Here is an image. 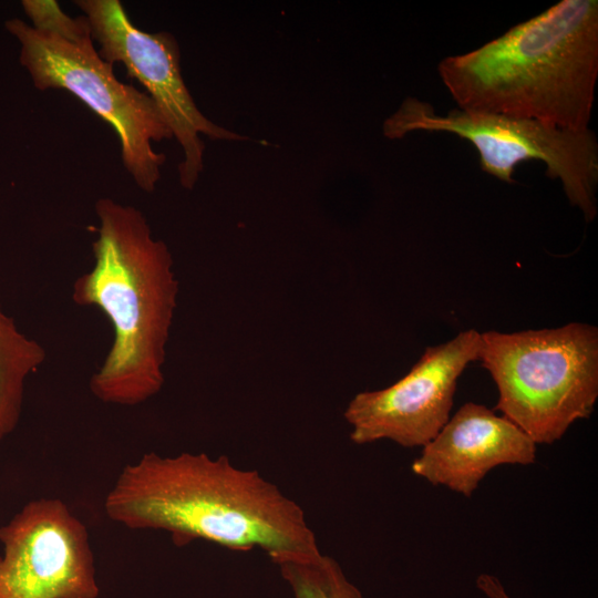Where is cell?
<instances>
[{
    "label": "cell",
    "instance_id": "6da1fadb",
    "mask_svg": "<svg viewBox=\"0 0 598 598\" xmlns=\"http://www.w3.org/2000/svg\"><path fill=\"white\" fill-rule=\"evenodd\" d=\"M104 509L126 528L167 532L178 547L200 539L236 551L260 548L272 563L320 553L300 505L226 456L145 453L122 470Z\"/></svg>",
    "mask_w": 598,
    "mask_h": 598
},
{
    "label": "cell",
    "instance_id": "7a4b0ae2",
    "mask_svg": "<svg viewBox=\"0 0 598 598\" xmlns=\"http://www.w3.org/2000/svg\"><path fill=\"white\" fill-rule=\"evenodd\" d=\"M95 214L93 266L75 279L72 299L106 317L113 341L90 390L106 404L135 406L163 388L178 281L167 245L138 208L100 198Z\"/></svg>",
    "mask_w": 598,
    "mask_h": 598
},
{
    "label": "cell",
    "instance_id": "3957f363",
    "mask_svg": "<svg viewBox=\"0 0 598 598\" xmlns=\"http://www.w3.org/2000/svg\"><path fill=\"white\" fill-rule=\"evenodd\" d=\"M439 75L458 109L585 131L598 78V1L561 0L470 52Z\"/></svg>",
    "mask_w": 598,
    "mask_h": 598
},
{
    "label": "cell",
    "instance_id": "277c9868",
    "mask_svg": "<svg viewBox=\"0 0 598 598\" xmlns=\"http://www.w3.org/2000/svg\"><path fill=\"white\" fill-rule=\"evenodd\" d=\"M478 360L498 390L495 410L536 444L587 419L598 398V329L587 323L481 333Z\"/></svg>",
    "mask_w": 598,
    "mask_h": 598
},
{
    "label": "cell",
    "instance_id": "5b68a950",
    "mask_svg": "<svg viewBox=\"0 0 598 598\" xmlns=\"http://www.w3.org/2000/svg\"><path fill=\"white\" fill-rule=\"evenodd\" d=\"M382 131L390 140L419 131L454 134L473 145L482 171L508 184L515 183L518 165L540 161L546 175L559 179L567 199L581 210L586 221L597 215L598 143L590 128L573 131L458 107L442 115L429 102L409 96L383 122Z\"/></svg>",
    "mask_w": 598,
    "mask_h": 598
},
{
    "label": "cell",
    "instance_id": "8992f818",
    "mask_svg": "<svg viewBox=\"0 0 598 598\" xmlns=\"http://www.w3.org/2000/svg\"><path fill=\"white\" fill-rule=\"evenodd\" d=\"M4 27L20 44L19 61L38 90H65L109 123L117 134L126 172L145 193H153L166 157L152 143L173 138L147 93L117 80L92 37L71 42L10 19Z\"/></svg>",
    "mask_w": 598,
    "mask_h": 598
},
{
    "label": "cell",
    "instance_id": "52a82bcc",
    "mask_svg": "<svg viewBox=\"0 0 598 598\" xmlns=\"http://www.w3.org/2000/svg\"><path fill=\"white\" fill-rule=\"evenodd\" d=\"M74 3L89 21L99 55L111 64H123L127 75L137 80L157 105L183 152L179 183L193 189L204 168L205 143L200 135L215 141L247 137L215 124L197 107L184 82L181 51L172 33H148L136 28L120 0Z\"/></svg>",
    "mask_w": 598,
    "mask_h": 598
},
{
    "label": "cell",
    "instance_id": "ba28073f",
    "mask_svg": "<svg viewBox=\"0 0 598 598\" xmlns=\"http://www.w3.org/2000/svg\"><path fill=\"white\" fill-rule=\"evenodd\" d=\"M0 598H97L85 525L59 498L27 503L0 527Z\"/></svg>",
    "mask_w": 598,
    "mask_h": 598
},
{
    "label": "cell",
    "instance_id": "9c48e42d",
    "mask_svg": "<svg viewBox=\"0 0 598 598\" xmlns=\"http://www.w3.org/2000/svg\"><path fill=\"white\" fill-rule=\"evenodd\" d=\"M481 333L460 332L452 340L429 347L410 372L392 385L360 392L343 416L350 440L368 444L390 440L403 447L424 446L451 417L460 375L478 360Z\"/></svg>",
    "mask_w": 598,
    "mask_h": 598
},
{
    "label": "cell",
    "instance_id": "30bf717a",
    "mask_svg": "<svg viewBox=\"0 0 598 598\" xmlns=\"http://www.w3.org/2000/svg\"><path fill=\"white\" fill-rule=\"evenodd\" d=\"M536 443L517 425L485 405H462L423 446L412 472L434 486L471 497L481 481L503 464L529 465Z\"/></svg>",
    "mask_w": 598,
    "mask_h": 598
},
{
    "label": "cell",
    "instance_id": "8fae6325",
    "mask_svg": "<svg viewBox=\"0 0 598 598\" xmlns=\"http://www.w3.org/2000/svg\"><path fill=\"white\" fill-rule=\"evenodd\" d=\"M45 357L42 344L23 333L0 305V442L17 427L27 381Z\"/></svg>",
    "mask_w": 598,
    "mask_h": 598
},
{
    "label": "cell",
    "instance_id": "7c38bea8",
    "mask_svg": "<svg viewBox=\"0 0 598 598\" xmlns=\"http://www.w3.org/2000/svg\"><path fill=\"white\" fill-rule=\"evenodd\" d=\"M293 598H363L336 559L321 551L276 563Z\"/></svg>",
    "mask_w": 598,
    "mask_h": 598
},
{
    "label": "cell",
    "instance_id": "4fadbf2b",
    "mask_svg": "<svg viewBox=\"0 0 598 598\" xmlns=\"http://www.w3.org/2000/svg\"><path fill=\"white\" fill-rule=\"evenodd\" d=\"M21 6L35 30L71 42H79L91 37L86 17L80 16L75 19L69 17L56 1L23 0Z\"/></svg>",
    "mask_w": 598,
    "mask_h": 598
},
{
    "label": "cell",
    "instance_id": "5bb4252c",
    "mask_svg": "<svg viewBox=\"0 0 598 598\" xmlns=\"http://www.w3.org/2000/svg\"><path fill=\"white\" fill-rule=\"evenodd\" d=\"M478 587L491 598H508L498 580L489 575H482L477 579Z\"/></svg>",
    "mask_w": 598,
    "mask_h": 598
}]
</instances>
